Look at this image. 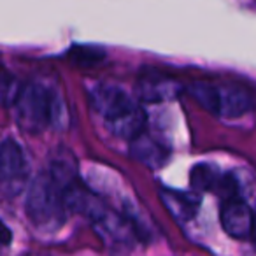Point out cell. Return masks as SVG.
Returning <instances> with one entry per match:
<instances>
[{
  "instance_id": "30bf717a",
  "label": "cell",
  "mask_w": 256,
  "mask_h": 256,
  "mask_svg": "<svg viewBox=\"0 0 256 256\" xmlns=\"http://www.w3.org/2000/svg\"><path fill=\"white\" fill-rule=\"evenodd\" d=\"M144 123H146V114L140 109L139 104H136L132 109H128L121 116L114 118L107 124H109V128L116 136L123 137V139L134 140L136 137H139L142 134Z\"/></svg>"
},
{
  "instance_id": "52a82bcc",
  "label": "cell",
  "mask_w": 256,
  "mask_h": 256,
  "mask_svg": "<svg viewBox=\"0 0 256 256\" xmlns=\"http://www.w3.org/2000/svg\"><path fill=\"white\" fill-rule=\"evenodd\" d=\"M181 84L167 76H144L137 84V95L146 102H165L179 95Z\"/></svg>"
},
{
  "instance_id": "7c38bea8",
  "label": "cell",
  "mask_w": 256,
  "mask_h": 256,
  "mask_svg": "<svg viewBox=\"0 0 256 256\" xmlns=\"http://www.w3.org/2000/svg\"><path fill=\"white\" fill-rule=\"evenodd\" d=\"M192 184L195 190H209V192H216V188L220 186L223 176L218 172V168H214L212 165L207 164H198L193 167L192 170Z\"/></svg>"
},
{
  "instance_id": "ba28073f",
  "label": "cell",
  "mask_w": 256,
  "mask_h": 256,
  "mask_svg": "<svg viewBox=\"0 0 256 256\" xmlns=\"http://www.w3.org/2000/svg\"><path fill=\"white\" fill-rule=\"evenodd\" d=\"M95 226L100 230L102 237L114 240L118 244H128L130 240H134V228L128 223L123 216L112 212V210L106 209L95 221Z\"/></svg>"
},
{
  "instance_id": "277c9868",
  "label": "cell",
  "mask_w": 256,
  "mask_h": 256,
  "mask_svg": "<svg viewBox=\"0 0 256 256\" xmlns=\"http://www.w3.org/2000/svg\"><path fill=\"white\" fill-rule=\"evenodd\" d=\"M90 102H92L93 109H95L107 123L136 106V102H134L120 86H114V84L93 86V88L90 90Z\"/></svg>"
},
{
  "instance_id": "5bb4252c",
  "label": "cell",
  "mask_w": 256,
  "mask_h": 256,
  "mask_svg": "<svg viewBox=\"0 0 256 256\" xmlns=\"http://www.w3.org/2000/svg\"><path fill=\"white\" fill-rule=\"evenodd\" d=\"M251 237L254 238V244H256V216H254V224H252V234Z\"/></svg>"
},
{
  "instance_id": "8992f818",
  "label": "cell",
  "mask_w": 256,
  "mask_h": 256,
  "mask_svg": "<svg viewBox=\"0 0 256 256\" xmlns=\"http://www.w3.org/2000/svg\"><path fill=\"white\" fill-rule=\"evenodd\" d=\"M252 107V95L238 84L218 86V116L237 118Z\"/></svg>"
},
{
  "instance_id": "3957f363",
  "label": "cell",
  "mask_w": 256,
  "mask_h": 256,
  "mask_svg": "<svg viewBox=\"0 0 256 256\" xmlns=\"http://www.w3.org/2000/svg\"><path fill=\"white\" fill-rule=\"evenodd\" d=\"M30 165L23 148L14 139L0 144V193L8 198L22 195L28 186Z\"/></svg>"
},
{
  "instance_id": "7a4b0ae2",
  "label": "cell",
  "mask_w": 256,
  "mask_h": 256,
  "mask_svg": "<svg viewBox=\"0 0 256 256\" xmlns=\"http://www.w3.org/2000/svg\"><path fill=\"white\" fill-rule=\"evenodd\" d=\"M14 112L20 126L30 134L42 132L58 116V98L39 82L22 86L14 95Z\"/></svg>"
},
{
  "instance_id": "9c48e42d",
  "label": "cell",
  "mask_w": 256,
  "mask_h": 256,
  "mask_svg": "<svg viewBox=\"0 0 256 256\" xmlns=\"http://www.w3.org/2000/svg\"><path fill=\"white\" fill-rule=\"evenodd\" d=\"M162 202H164L165 209L170 212V216L179 221L192 220L200 207V198L196 195L174 192V190H164L162 192Z\"/></svg>"
},
{
  "instance_id": "5b68a950",
  "label": "cell",
  "mask_w": 256,
  "mask_h": 256,
  "mask_svg": "<svg viewBox=\"0 0 256 256\" xmlns=\"http://www.w3.org/2000/svg\"><path fill=\"white\" fill-rule=\"evenodd\" d=\"M221 224L234 238H248L252 234L254 214L251 207L238 198H228L221 207Z\"/></svg>"
},
{
  "instance_id": "8fae6325",
  "label": "cell",
  "mask_w": 256,
  "mask_h": 256,
  "mask_svg": "<svg viewBox=\"0 0 256 256\" xmlns=\"http://www.w3.org/2000/svg\"><path fill=\"white\" fill-rule=\"evenodd\" d=\"M130 153L134 154L136 160H139L140 164L148 165V167H160L167 158L160 144L154 142L150 137H144L142 134L132 140Z\"/></svg>"
},
{
  "instance_id": "6da1fadb",
  "label": "cell",
  "mask_w": 256,
  "mask_h": 256,
  "mask_svg": "<svg viewBox=\"0 0 256 256\" xmlns=\"http://www.w3.org/2000/svg\"><path fill=\"white\" fill-rule=\"evenodd\" d=\"M25 210L28 220L39 230H56L65 221L67 207L64 202V190L48 172L39 174L28 184Z\"/></svg>"
},
{
  "instance_id": "4fadbf2b",
  "label": "cell",
  "mask_w": 256,
  "mask_h": 256,
  "mask_svg": "<svg viewBox=\"0 0 256 256\" xmlns=\"http://www.w3.org/2000/svg\"><path fill=\"white\" fill-rule=\"evenodd\" d=\"M190 93L193 95V98L200 104L206 110L216 114L218 112V86L209 84V82H193L190 86Z\"/></svg>"
}]
</instances>
